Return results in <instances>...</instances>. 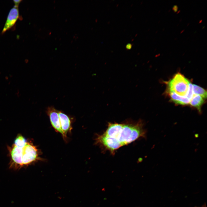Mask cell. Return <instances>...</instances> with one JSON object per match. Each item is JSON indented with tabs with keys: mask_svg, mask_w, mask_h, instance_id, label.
Masks as SVG:
<instances>
[{
	"mask_svg": "<svg viewBox=\"0 0 207 207\" xmlns=\"http://www.w3.org/2000/svg\"><path fill=\"white\" fill-rule=\"evenodd\" d=\"M144 123L140 120L118 123L108 122V128L101 135H98L95 143L113 154L116 150L138 139L146 137Z\"/></svg>",
	"mask_w": 207,
	"mask_h": 207,
	"instance_id": "obj_1",
	"label": "cell"
},
{
	"mask_svg": "<svg viewBox=\"0 0 207 207\" xmlns=\"http://www.w3.org/2000/svg\"><path fill=\"white\" fill-rule=\"evenodd\" d=\"M17 158L20 166L28 165L39 158L37 147L27 142L22 147H17Z\"/></svg>",
	"mask_w": 207,
	"mask_h": 207,
	"instance_id": "obj_2",
	"label": "cell"
},
{
	"mask_svg": "<svg viewBox=\"0 0 207 207\" xmlns=\"http://www.w3.org/2000/svg\"><path fill=\"white\" fill-rule=\"evenodd\" d=\"M190 83L183 75L178 73L168 82L169 91L173 92L179 96L186 97Z\"/></svg>",
	"mask_w": 207,
	"mask_h": 207,
	"instance_id": "obj_3",
	"label": "cell"
},
{
	"mask_svg": "<svg viewBox=\"0 0 207 207\" xmlns=\"http://www.w3.org/2000/svg\"><path fill=\"white\" fill-rule=\"evenodd\" d=\"M58 112V111L52 106L48 107L47 110V113L49 117L51 125L56 131L62 134L64 139V135L61 129Z\"/></svg>",
	"mask_w": 207,
	"mask_h": 207,
	"instance_id": "obj_4",
	"label": "cell"
},
{
	"mask_svg": "<svg viewBox=\"0 0 207 207\" xmlns=\"http://www.w3.org/2000/svg\"><path fill=\"white\" fill-rule=\"evenodd\" d=\"M19 16L18 7L14 6L10 10L4 26L2 31V33L11 28L15 24Z\"/></svg>",
	"mask_w": 207,
	"mask_h": 207,
	"instance_id": "obj_5",
	"label": "cell"
},
{
	"mask_svg": "<svg viewBox=\"0 0 207 207\" xmlns=\"http://www.w3.org/2000/svg\"><path fill=\"white\" fill-rule=\"evenodd\" d=\"M61 129L63 133L64 139L66 140L67 134L71 130V120L68 116L61 111L58 112Z\"/></svg>",
	"mask_w": 207,
	"mask_h": 207,
	"instance_id": "obj_6",
	"label": "cell"
},
{
	"mask_svg": "<svg viewBox=\"0 0 207 207\" xmlns=\"http://www.w3.org/2000/svg\"><path fill=\"white\" fill-rule=\"evenodd\" d=\"M169 92L171 100L175 103L181 105L189 103L190 100L187 97L179 96L172 91H169Z\"/></svg>",
	"mask_w": 207,
	"mask_h": 207,
	"instance_id": "obj_7",
	"label": "cell"
},
{
	"mask_svg": "<svg viewBox=\"0 0 207 207\" xmlns=\"http://www.w3.org/2000/svg\"><path fill=\"white\" fill-rule=\"evenodd\" d=\"M205 99L201 96L194 94L189 103L192 106L196 108L200 112L201 107L204 103Z\"/></svg>",
	"mask_w": 207,
	"mask_h": 207,
	"instance_id": "obj_8",
	"label": "cell"
},
{
	"mask_svg": "<svg viewBox=\"0 0 207 207\" xmlns=\"http://www.w3.org/2000/svg\"><path fill=\"white\" fill-rule=\"evenodd\" d=\"M194 94L199 95L204 99L207 97V91L203 88L195 84H192Z\"/></svg>",
	"mask_w": 207,
	"mask_h": 207,
	"instance_id": "obj_9",
	"label": "cell"
},
{
	"mask_svg": "<svg viewBox=\"0 0 207 207\" xmlns=\"http://www.w3.org/2000/svg\"><path fill=\"white\" fill-rule=\"evenodd\" d=\"M14 144L16 146L20 147H24L27 143L26 139L22 135L18 136L14 141Z\"/></svg>",
	"mask_w": 207,
	"mask_h": 207,
	"instance_id": "obj_10",
	"label": "cell"
},
{
	"mask_svg": "<svg viewBox=\"0 0 207 207\" xmlns=\"http://www.w3.org/2000/svg\"><path fill=\"white\" fill-rule=\"evenodd\" d=\"M193 95L194 93L193 90L192 84L191 83H190L186 97L190 100Z\"/></svg>",
	"mask_w": 207,
	"mask_h": 207,
	"instance_id": "obj_11",
	"label": "cell"
},
{
	"mask_svg": "<svg viewBox=\"0 0 207 207\" xmlns=\"http://www.w3.org/2000/svg\"><path fill=\"white\" fill-rule=\"evenodd\" d=\"M22 0H14L13 1L15 5L14 6L16 7H18V6L20 2L22 1Z\"/></svg>",
	"mask_w": 207,
	"mask_h": 207,
	"instance_id": "obj_12",
	"label": "cell"
},
{
	"mask_svg": "<svg viewBox=\"0 0 207 207\" xmlns=\"http://www.w3.org/2000/svg\"><path fill=\"white\" fill-rule=\"evenodd\" d=\"M178 9V6L177 5H174L172 7V9L174 11V12H177Z\"/></svg>",
	"mask_w": 207,
	"mask_h": 207,
	"instance_id": "obj_13",
	"label": "cell"
},
{
	"mask_svg": "<svg viewBox=\"0 0 207 207\" xmlns=\"http://www.w3.org/2000/svg\"><path fill=\"white\" fill-rule=\"evenodd\" d=\"M132 45L131 44L128 43L126 45V48L127 49L130 50L132 48Z\"/></svg>",
	"mask_w": 207,
	"mask_h": 207,
	"instance_id": "obj_14",
	"label": "cell"
},
{
	"mask_svg": "<svg viewBox=\"0 0 207 207\" xmlns=\"http://www.w3.org/2000/svg\"><path fill=\"white\" fill-rule=\"evenodd\" d=\"M184 30H185L184 29L182 30L180 32V33H182L184 31Z\"/></svg>",
	"mask_w": 207,
	"mask_h": 207,
	"instance_id": "obj_15",
	"label": "cell"
},
{
	"mask_svg": "<svg viewBox=\"0 0 207 207\" xmlns=\"http://www.w3.org/2000/svg\"><path fill=\"white\" fill-rule=\"evenodd\" d=\"M202 20H200L199 21V23H201V22H202Z\"/></svg>",
	"mask_w": 207,
	"mask_h": 207,
	"instance_id": "obj_16",
	"label": "cell"
},
{
	"mask_svg": "<svg viewBox=\"0 0 207 207\" xmlns=\"http://www.w3.org/2000/svg\"><path fill=\"white\" fill-rule=\"evenodd\" d=\"M180 11H181V10H178V11H177V14H178V13H179V12H180Z\"/></svg>",
	"mask_w": 207,
	"mask_h": 207,
	"instance_id": "obj_17",
	"label": "cell"
},
{
	"mask_svg": "<svg viewBox=\"0 0 207 207\" xmlns=\"http://www.w3.org/2000/svg\"><path fill=\"white\" fill-rule=\"evenodd\" d=\"M182 19L181 18L180 19V20H179L180 22H181L182 21Z\"/></svg>",
	"mask_w": 207,
	"mask_h": 207,
	"instance_id": "obj_18",
	"label": "cell"
},
{
	"mask_svg": "<svg viewBox=\"0 0 207 207\" xmlns=\"http://www.w3.org/2000/svg\"><path fill=\"white\" fill-rule=\"evenodd\" d=\"M189 24V23L187 25V26H188Z\"/></svg>",
	"mask_w": 207,
	"mask_h": 207,
	"instance_id": "obj_19",
	"label": "cell"
},
{
	"mask_svg": "<svg viewBox=\"0 0 207 207\" xmlns=\"http://www.w3.org/2000/svg\"><path fill=\"white\" fill-rule=\"evenodd\" d=\"M164 29H165V28H163L162 29V30H163V31H164Z\"/></svg>",
	"mask_w": 207,
	"mask_h": 207,
	"instance_id": "obj_20",
	"label": "cell"
},
{
	"mask_svg": "<svg viewBox=\"0 0 207 207\" xmlns=\"http://www.w3.org/2000/svg\"><path fill=\"white\" fill-rule=\"evenodd\" d=\"M156 50V48L155 49H154V51H155Z\"/></svg>",
	"mask_w": 207,
	"mask_h": 207,
	"instance_id": "obj_21",
	"label": "cell"
},
{
	"mask_svg": "<svg viewBox=\"0 0 207 207\" xmlns=\"http://www.w3.org/2000/svg\"><path fill=\"white\" fill-rule=\"evenodd\" d=\"M160 55V54L159 53V54H158V56H159V55Z\"/></svg>",
	"mask_w": 207,
	"mask_h": 207,
	"instance_id": "obj_22",
	"label": "cell"
},
{
	"mask_svg": "<svg viewBox=\"0 0 207 207\" xmlns=\"http://www.w3.org/2000/svg\"><path fill=\"white\" fill-rule=\"evenodd\" d=\"M158 30H157V31L155 33H157V32H158Z\"/></svg>",
	"mask_w": 207,
	"mask_h": 207,
	"instance_id": "obj_23",
	"label": "cell"
},
{
	"mask_svg": "<svg viewBox=\"0 0 207 207\" xmlns=\"http://www.w3.org/2000/svg\"><path fill=\"white\" fill-rule=\"evenodd\" d=\"M155 56H156V57L158 56V55H156Z\"/></svg>",
	"mask_w": 207,
	"mask_h": 207,
	"instance_id": "obj_24",
	"label": "cell"
},
{
	"mask_svg": "<svg viewBox=\"0 0 207 207\" xmlns=\"http://www.w3.org/2000/svg\"><path fill=\"white\" fill-rule=\"evenodd\" d=\"M204 27H205V26H204L202 28H204Z\"/></svg>",
	"mask_w": 207,
	"mask_h": 207,
	"instance_id": "obj_25",
	"label": "cell"
},
{
	"mask_svg": "<svg viewBox=\"0 0 207 207\" xmlns=\"http://www.w3.org/2000/svg\"><path fill=\"white\" fill-rule=\"evenodd\" d=\"M170 9L168 11V12H169L170 11Z\"/></svg>",
	"mask_w": 207,
	"mask_h": 207,
	"instance_id": "obj_26",
	"label": "cell"
},
{
	"mask_svg": "<svg viewBox=\"0 0 207 207\" xmlns=\"http://www.w3.org/2000/svg\"><path fill=\"white\" fill-rule=\"evenodd\" d=\"M160 20H159V21H158V23H159V22H160Z\"/></svg>",
	"mask_w": 207,
	"mask_h": 207,
	"instance_id": "obj_27",
	"label": "cell"
},
{
	"mask_svg": "<svg viewBox=\"0 0 207 207\" xmlns=\"http://www.w3.org/2000/svg\"><path fill=\"white\" fill-rule=\"evenodd\" d=\"M177 37H176V38H175V40H176V39H177Z\"/></svg>",
	"mask_w": 207,
	"mask_h": 207,
	"instance_id": "obj_28",
	"label": "cell"
},
{
	"mask_svg": "<svg viewBox=\"0 0 207 207\" xmlns=\"http://www.w3.org/2000/svg\"><path fill=\"white\" fill-rule=\"evenodd\" d=\"M160 11H159V12H158V13H159V12H160Z\"/></svg>",
	"mask_w": 207,
	"mask_h": 207,
	"instance_id": "obj_29",
	"label": "cell"
},
{
	"mask_svg": "<svg viewBox=\"0 0 207 207\" xmlns=\"http://www.w3.org/2000/svg\"><path fill=\"white\" fill-rule=\"evenodd\" d=\"M179 24H178L177 25V26H178V25H179Z\"/></svg>",
	"mask_w": 207,
	"mask_h": 207,
	"instance_id": "obj_30",
	"label": "cell"
}]
</instances>
